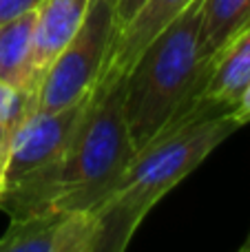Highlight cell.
Listing matches in <instances>:
<instances>
[{"label": "cell", "instance_id": "obj_1", "mask_svg": "<svg viewBox=\"0 0 250 252\" xmlns=\"http://www.w3.org/2000/svg\"><path fill=\"white\" fill-rule=\"evenodd\" d=\"M133 153L124 120V78L97 82L69 146L49 166L2 188L0 206L13 219L42 210H95Z\"/></svg>", "mask_w": 250, "mask_h": 252}, {"label": "cell", "instance_id": "obj_2", "mask_svg": "<svg viewBox=\"0 0 250 252\" xmlns=\"http://www.w3.org/2000/svg\"><path fill=\"white\" fill-rule=\"evenodd\" d=\"M244 122L233 106L199 97L133 153L126 170L93 213L100 219V252H122L155 204L188 177Z\"/></svg>", "mask_w": 250, "mask_h": 252}, {"label": "cell", "instance_id": "obj_3", "mask_svg": "<svg viewBox=\"0 0 250 252\" xmlns=\"http://www.w3.org/2000/svg\"><path fill=\"white\" fill-rule=\"evenodd\" d=\"M199 11L202 0H193L140 53L124 78V120L135 151L199 100L206 80Z\"/></svg>", "mask_w": 250, "mask_h": 252}, {"label": "cell", "instance_id": "obj_4", "mask_svg": "<svg viewBox=\"0 0 250 252\" xmlns=\"http://www.w3.org/2000/svg\"><path fill=\"white\" fill-rule=\"evenodd\" d=\"M115 33V0H91L78 33L44 71L35 109L58 111L87 97L104 73Z\"/></svg>", "mask_w": 250, "mask_h": 252}, {"label": "cell", "instance_id": "obj_5", "mask_svg": "<svg viewBox=\"0 0 250 252\" xmlns=\"http://www.w3.org/2000/svg\"><path fill=\"white\" fill-rule=\"evenodd\" d=\"M91 93L75 104H69L58 111L31 109L18 122L11 135V151L4 168V186L25 179L27 175L49 166L60 153L69 146L80 120L89 106Z\"/></svg>", "mask_w": 250, "mask_h": 252}, {"label": "cell", "instance_id": "obj_6", "mask_svg": "<svg viewBox=\"0 0 250 252\" xmlns=\"http://www.w3.org/2000/svg\"><path fill=\"white\" fill-rule=\"evenodd\" d=\"M102 228L93 210H42L11 219L0 252H100Z\"/></svg>", "mask_w": 250, "mask_h": 252}, {"label": "cell", "instance_id": "obj_7", "mask_svg": "<svg viewBox=\"0 0 250 252\" xmlns=\"http://www.w3.org/2000/svg\"><path fill=\"white\" fill-rule=\"evenodd\" d=\"M193 0H146L140 11L115 33L104 73L97 82L126 78L140 53L184 11Z\"/></svg>", "mask_w": 250, "mask_h": 252}, {"label": "cell", "instance_id": "obj_8", "mask_svg": "<svg viewBox=\"0 0 250 252\" xmlns=\"http://www.w3.org/2000/svg\"><path fill=\"white\" fill-rule=\"evenodd\" d=\"M89 2L91 0H42V4L35 9L31 58L38 80H42L44 71L78 33Z\"/></svg>", "mask_w": 250, "mask_h": 252}, {"label": "cell", "instance_id": "obj_9", "mask_svg": "<svg viewBox=\"0 0 250 252\" xmlns=\"http://www.w3.org/2000/svg\"><path fill=\"white\" fill-rule=\"evenodd\" d=\"M250 84V22L226 40L206 62V80L199 97L233 106Z\"/></svg>", "mask_w": 250, "mask_h": 252}, {"label": "cell", "instance_id": "obj_10", "mask_svg": "<svg viewBox=\"0 0 250 252\" xmlns=\"http://www.w3.org/2000/svg\"><path fill=\"white\" fill-rule=\"evenodd\" d=\"M33 22L35 11H27L0 25V80L29 95H35L40 84L31 58Z\"/></svg>", "mask_w": 250, "mask_h": 252}, {"label": "cell", "instance_id": "obj_11", "mask_svg": "<svg viewBox=\"0 0 250 252\" xmlns=\"http://www.w3.org/2000/svg\"><path fill=\"white\" fill-rule=\"evenodd\" d=\"M250 22V0H202L199 49L204 60Z\"/></svg>", "mask_w": 250, "mask_h": 252}, {"label": "cell", "instance_id": "obj_12", "mask_svg": "<svg viewBox=\"0 0 250 252\" xmlns=\"http://www.w3.org/2000/svg\"><path fill=\"white\" fill-rule=\"evenodd\" d=\"M31 109H35V95L22 93L18 89H13L11 84L0 80V124H7L16 128L18 122Z\"/></svg>", "mask_w": 250, "mask_h": 252}, {"label": "cell", "instance_id": "obj_13", "mask_svg": "<svg viewBox=\"0 0 250 252\" xmlns=\"http://www.w3.org/2000/svg\"><path fill=\"white\" fill-rule=\"evenodd\" d=\"M40 4L42 0H0V25L27 11H35Z\"/></svg>", "mask_w": 250, "mask_h": 252}, {"label": "cell", "instance_id": "obj_14", "mask_svg": "<svg viewBox=\"0 0 250 252\" xmlns=\"http://www.w3.org/2000/svg\"><path fill=\"white\" fill-rule=\"evenodd\" d=\"M146 0H115V25H118V31L140 11V7Z\"/></svg>", "mask_w": 250, "mask_h": 252}, {"label": "cell", "instance_id": "obj_15", "mask_svg": "<svg viewBox=\"0 0 250 252\" xmlns=\"http://www.w3.org/2000/svg\"><path fill=\"white\" fill-rule=\"evenodd\" d=\"M11 135H13V126L0 124V182L4 186V168L9 161V151H11Z\"/></svg>", "mask_w": 250, "mask_h": 252}, {"label": "cell", "instance_id": "obj_16", "mask_svg": "<svg viewBox=\"0 0 250 252\" xmlns=\"http://www.w3.org/2000/svg\"><path fill=\"white\" fill-rule=\"evenodd\" d=\"M235 113H237V118L244 124L250 122V84L246 87V91L242 93V97L237 100V104H235Z\"/></svg>", "mask_w": 250, "mask_h": 252}, {"label": "cell", "instance_id": "obj_17", "mask_svg": "<svg viewBox=\"0 0 250 252\" xmlns=\"http://www.w3.org/2000/svg\"><path fill=\"white\" fill-rule=\"evenodd\" d=\"M244 248H246V250L250 248V237H248V244H246V246H244Z\"/></svg>", "mask_w": 250, "mask_h": 252}, {"label": "cell", "instance_id": "obj_18", "mask_svg": "<svg viewBox=\"0 0 250 252\" xmlns=\"http://www.w3.org/2000/svg\"><path fill=\"white\" fill-rule=\"evenodd\" d=\"M0 192H2V182H0Z\"/></svg>", "mask_w": 250, "mask_h": 252}]
</instances>
